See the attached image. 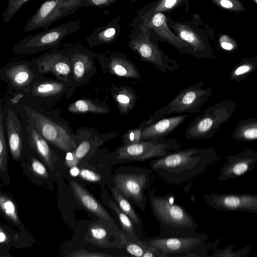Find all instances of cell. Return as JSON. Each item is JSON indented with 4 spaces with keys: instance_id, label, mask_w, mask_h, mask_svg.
<instances>
[{
    "instance_id": "cell-23",
    "label": "cell",
    "mask_w": 257,
    "mask_h": 257,
    "mask_svg": "<svg viewBox=\"0 0 257 257\" xmlns=\"http://www.w3.org/2000/svg\"><path fill=\"white\" fill-rule=\"evenodd\" d=\"M27 130L30 145L43 159L47 165L53 169L54 167V154L46 140L31 125L28 124Z\"/></svg>"
},
{
    "instance_id": "cell-27",
    "label": "cell",
    "mask_w": 257,
    "mask_h": 257,
    "mask_svg": "<svg viewBox=\"0 0 257 257\" xmlns=\"http://www.w3.org/2000/svg\"><path fill=\"white\" fill-rule=\"evenodd\" d=\"M112 96L121 114H125L134 106L137 96L134 90L122 86L113 90Z\"/></svg>"
},
{
    "instance_id": "cell-49",
    "label": "cell",
    "mask_w": 257,
    "mask_h": 257,
    "mask_svg": "<svg viewBox=\"0 0 257 257\" xmlns=\"http://www.w3.org/2000/svg\"><path fill=\"white\" fill-rule=\"evenodd\" d=\"M70 173L72 176H77L80 173V171L77 167L73 166L71 167V168L70 170Z\"/></svg>"
},
{
    "instance_id": "cell-33",
    "label": "cell",
    "mask_w": 257,
    "mask_h": 257,
    "mask_svg": "<svg viewBox=\"0 0 257 257\" xmlns=\"http://www.w3.org/2000/svg\"><path fill=\"white\" fill-rule=\"evenodd\" d=\"M235 244H229L223 249H218L210 257H245L250 251V246L247 245L237 250H233Z\"/></svg>"
},
{
    "instance_id": "cell-43",
    "label": "cell",
    "mask_w": 257,
    "mask_h": 257,
    "mask_svg": "<svg viewBox=\"0 0 257 257\" xmlns=\"http://www.w3.org/2000/svg\"><path fill=\"white\" fill-rule=\"evenodd\" d=\"M79 173L80 177L82 179L89 182H99L101 179V177L99 175L87 169H81Z\"/></svg>"
},
{
    "instance_id": "cell-36",
    "label": "cell",
    "mask_w": 257,
    "mask_h": 257,
    "mask_svg": "<svg viewBox=\"0 0 257 257\" xmlns=\"http://www.w3.org/2000/svg\"><path fill=\"white\" fill-rule=\"evenodd\" d=\"M150 124L151 123L147 120L141 123L138 127L126 132L122 137L124 144H134L141 141V136L143 130Z\"/></svg>"
},
{
    "instance_id": "cell-5",
    "label": "cell",
    "mask_w": 257,
    "mask_h": 257,
    "mask_svg": "<svg viewBox=\"0 0 257 257\" xmlns=\"http://www.w3.org/2000/svg\"><path fill=\"white\" fill-rule=\"evenodd\" d=\"M236 103L227 99L210 106L203 111L187 127V140L207 139L214 137L221 126L232 116Z\"/></svg>"
},
{
    "instance_id": "cell-12",
    "label": "cell",
    "mask_w": 257,
    "mask_h": 257,
    "mask_svg": "<svg viewBox=\"0 0 257 257\" xmlns=\"http://www.w3.org/2000/svg\"><path fill=\"white\" fill-rule=\"evenodd\" d=\"M152 172L142 169L135 174H119L114 178L115 187L126 198L144 210L147 202L145 190L150 186Z\"/></svg>"
},
{
    "instance_id": "cell-47",
    "label": "cell",
    "mask_w": 257,
    "mask_h": 257,
    "mask_svg": "<svg viewBox=\"0 0 257 257\" xmlns=\"http://www.w3.org/2000/svg\"><path fill=\"white\" fill-rule=\"evenodd\" d=\"M142 257H164V256L156 247L149 244Z\"/></svg>"
},
{
    "instance_id": "cell-8",
    "label": "cell",
    "mask_w": 257,
    "mask_h": 257,
    "mask_svg": "<svg viewBox=\"0 0 257 257\" xmlns=\"http://www.w3.org/2000/svg\"><path fill=\"white\" fill-rule=\"evenodd\" d=\"M24 109L28 118L29 124L46 141L65 152L76 149L75 140L63 126L29 106L25 105Z\"/></svg>"
},
{
    "instance_id": "cell-44",
    "label": "cell",
    "mask_w": 257,
    "mask_h": 257,
    "mask_svg": "<svg viewBox=\"0 0 257 257\" xmlns=\"http://www.w3.org/2000/svg\"><path fill=\"white\" fill-rule=\"evenodd\" d=\"M90 147L89 142L84 141L81 142L74 151L76 158L79 160L83 158L89 151Z\"/></svg>"
},
{
    "instance_id": "cell-7",
    "label": "cell",
    "mask_w": 257,
    "mask_h": 257,
    "mask_svg": "<svg viewBox=\"0 0 257 257\" xmlns=\"http://www.w3.org/2000/svg\"><path fill=\"white\" fill-rule=\"evenodd\" d=\"M201 81L182 89L166 105L157 110L148 120L153 122L173 113H194L200 110L202 106L209 99L211 87L204 88Z\"/></svg>"
},
{
    "instance_id": "cell-10",
    "label": "cell",
    "mask_w": 257,
    "mask_h": 257,
    "mask_svg": "<svg viewBox=\"0 0 257 257\" xmlns=\"http://www.w3.org/2000/svg\"><path fill=\"white\" fill-rule=\"evenodd\" d=\"M80 3V0H46L27 20L24 31L48 29L55 22L77 11Z\"/></svg>"
},
{
    "instance_id": "cell-30",
    "label": "cell",
    "mask_w": 257,
    "mask_h": 257,
    "mask_svg": "<svg viewBox=\"0 0 257 257\" xmlns=\"http://www.w3.org/2000/svg\"><path fill=\"white\" fill-rule=\"evenodd\" d=\"M110 190L120 209L128 216L133 223L142 228V221L141 217L127 199L115 187H111Z\"/></svg>"
},
{
    "instance_id": "cell-45",
    "label": "cell",
    "mask_w": 257,
    "mask_h": 257,
    "mask_svg": "<svg viewBox=\"0 0 257 257\" xmlns=\"http://www.w3.org/2000/svg\"><path fill=\"white\" fill-rule=\"evenodd\" d=\"M32 167L33 171L38 175L47 177L48 174L45 166L39 161L34 160L32 161Z\"/></svg>"
},
{
    "instance_id": "cell-4",
    "label": "cell",
    "mask_w": 257,
    "mask_h": 257,
    "mask_svg": "<svg viewBox=\"0 0 257 257\" xmlns=\"http://www.w3.org/2000/svg\"><path fill=\"white\" fill-rule=\"evenodd\" d=\"M159 38L152 30L132 27L128 45L140 58L153 64L165 75L167 71L179 69L177 62L167 55L159 46Z\"/></svg>"
},
{
    "instance_id": "cell-26",
    "label": "cell",
    "mask_w": 257,
    "mask_h": 257,
    "mask_svg": "<svg viewBox=\"0 0 257 257\" xmlns=\"http://www.w3.org/2000/svg\"><path fill=\"white\" fill-rule=\"evenodd\" d=\"M231 137L236 141L253 142L257 139V118L242 119L233 130Z\"/></svg>"
},
{
    "instance_id": "cell-25",
    "label": "cell",
    "mask_w": 257,
    "mask_h": 257,
    "mask_svg": "<svg viewBox=\"0 0 257 257\" xmlns=\"http://www.w3.org/2000/svg\"><path fill=\"white\" fill-rule=\"evenodd\" d=\"M5 74L9 81L18 88L28 86L34 78L32 70L24 63L10 66L6 69Z\"/></svg>"
},
{
    "instance_id": "cell-31",
    "label": "cell",
    "mask_w": 257,
    "mask_h": 257,
    "mask_svg": "<svg viewBox=\"0 0 257 257\" xmlns=\"http://www.w3.org/2000/svg\"><path fill=\"white\" fill-rule=\"evenodd\" d=\"M102 200L103 203L112 211H113L117 216L119 221L122 227L127 232L133 234V236L136 237L135 235V228L133 223L128 216L123 212L118 206L115 204L113 200L110 198L107 192L103 189L102 192Z\"/></svg>"
},
{
    "instance_id": "cell-37",
    "label": "cell",
    "mask_w": 257,
    "mask_h": 257,
    "mask_svg": "<svg viewBox=\"0 0 257 257\" xmlns=\"http://www.w3.org/2000/svg\"><path fill=\"white\" fill-rule=\"evenodd\" d=\"M30 0H7V7L2 14L4 22L8 23L18 10Z\"/></svg>"
},
{
    "instance_id": "cell-51",
    "label": "cell",
    "mask_w": 257,
    "mask_h": 257,
    "mask_svg": "<svg viewBox=\"0 0 257 257\" xmlns=\"http://www.w3.org/2000/svg\"><path fill=\"white\" fill-rule=\"evenodd\" d=\"M143 1V0H130V2L131 3H135V2H136L138 1Z\"/></svg>"
},
{
    "instance_id": "cell-46",
    "label": "cell",
    "mask_w": 257,
    "mask_h": 257,
    "mask_svg": "<svg viewBox=\"0 0 257 257\" xmlns=\"http://www.w3.org/2000/svg\"><path fill=\"white\" fill-rule=\"evenodd\" d=\"M70 256L76 257L112 256V255L109 254L97 252H89L84 250H79L77 252L71 254Z\"/></svg>"
},
{
    "instance_id": "cell-14",
    "label": "cell",
    "mask_w": 257,
    "mask_h": 257,
    "mask_svg": "<svg viewBox=\"0 0 257 257\" xmlns=\"http://www.w3.org/2000/svg\"><path fill=\"white\" fill-rule=\"evenodd\" d=\"M203 199L207 205L217 210L257 213V195L234 193L206 194Z\"/></svg>"
},
{
    "instance_id": "cell-35",
    "label": "cell",
    "mask_w": 257,
    "mask_h": 257,
    "mask_svg": "<svg viewBox=\"0 0 257 257\" xmlns=\"http://www.w3.org/2000/svg\"><path fill=\"white\" fill-rule=\"evenodd\" d=\"M220 9L229 12L241 13L245 8L239 0H209Z\"/></svg>"
},
{
    "instance_id": "cell-50",
    "label": "cell",
    "mask_w": 257,
    "mask_h": 257,
    "mask_svg": "<svg viewBox=\"0 0 257 257\" xmlns=\"http://www.w3.org/2000/svg\"><path fill=\"white\" fill-rule=\"evenodd\" d=\"M7 236L3 230L0 228V242H4L7 240Z\"/></svg>"
},
{
    "instance_id": "cell-2",
    "label": "cell",
    "mask_w": 257,
    "mask_h": 257,
    "mask_svg": "<svg viewBox=\"0 0 257 257\" xmlns=\"http://www.w3.org/2000/svg\"><path fill=\"white\" fill-rule=\"evenodd\" d=\"M153 188L148 193L151 210L160 224L162 236L187 235L197 231V224L193 217L183 206L175 203V195L156 194Z\"/></svg>"
},
{
    "instance_id": "cell-13",
    "label": "cell",
    "mask_w": 257,
    "mask_h": 257,
    "mask_svg": "<svg viewBox=\"0 0 257 257\" xmlns=\"http://www.w3.org/2000/svg\"><path fill=\"white\" fill-rule=\"evenodd\" d=\"M130 27L144 30H152L159 40L175 47L181 54L192 55L189 47L180 40L170 29L168 19L165 14L157 13L145 19H133Z\"/></svg>"
},
{
    "instance_id": "cell-18",
    "label": "cell",
    "mask_w": 257,
    "mask_h": 257,
    "mask_svg": "<svg viewBox=\"0 0 257 257\" xmlns=\"http://www.w3.org/2000/svg\"><path fill=\"white\" fill-rule=\"evenodd\" d=\"M121 15L117 16L104 26L95 28L86 38L90 47L114 42L121 30Z\"/></svg>"
},
{
    "instance_id": "cell-15",
    "label": "cell",
    "mask_w": 257,
    "mask_h": 257,
    "mask_svg": "<svg viewBox=\"0 0 257 257\" xmlns=\"http://www.w3.org/2000/svg\"><path fill=\"white\" fill-rule=\"evenodd\" d=\"M225 158L226 162L220 169L218 177L221 181L239 177L253 170L257 162V152L253 149H246Z\"/></svg>"
},
{
    "instance_id": "cell-22",
    "label": "cell",
    "mask_w": 257,
    "mask_h": 257,
    "mask_svg": "<svg viewBox=\"0 0 257 257\" xmlns=\"http://www.w3.org/2000/svg\"><path fill=\"white\" fill-rule=\"evenodd\" d=\"M6 131L11 154L17 160L22 152V126L17 115L10 108L7 111Z\"/></svg>"
},
{
    "instance_id": "cell-39",
    "label": "cell",
    "mask_w": 257,
    "mask_h": 257,
    "mask_svg": "<svg viewBox=\"0 0 257 257\" xmlns=\"http://www.w3.org/2000/svg\"><path fill=\"white\" fill-rule=\"evenodd\" d=\"M0 207L7 216L13 221L16 223L18 222L15 206L11 200L0 195Z\"/></svg>"
},
{
    "instance_id": "cell-41",
    "label": "cell",
    "mask_w": 257,
    "mask_h": 257,
    "mask_svg": "<svg viewBox=\"0 0 257 257\" xmlns=\"http://www.w3.org/2000/svg\"><path fill=\"white\" fill-rule=\"evenodd\" d=\"M218 44L222 49L228 52H234L238 49L237 42L227 34H222L219 36Z\"/></svg>"
},
{
    "instance_id": "cell-19",
    "label": "cell",
    "mask_w": 257,
    "mask_h": 257,
    "mask_svg": "<svg viewBox=\"0 0 257 257\" xmlns=\"http://www.w3.org/2000/svg\"><path fill=\"white\" fill-rule=\"evenodd\" d=\"M70 184L73 194L84 208L104 220L114 222L108 212L84 188L75 180L71 181Z\"/></svg>"
},
{
    "instance_id": "cell-21",
    "label": "cell",
    "mask_w": 257,
    "mask_h": 257,
    "mask_svg": "<svg viewBox=\"0 0 257 257\" xmlns=\"http://www.w3.org/2000/svg\"><path fill=\"white\" fill-rule=\"evenodd\" d=\"M189 0H156L143 6L134 18L145 19L157 13H170L182 6H185L186 13L189 10Z\"/></svg>"
},
{
    "instance_id": "cell-29",
    "label": "cell",
    "mask_w": 257,
    "mask_h": 257,
    "mask_svg": "<svg viewBox=\"0 0 257 257\" xmlns=\"http://www.w3.org/2000/svg\"><path fill=\"white\" fill-rule=\"evenodd\" d=\"M65 89L64 83L56 81H45L34 84L30 91L33 95L47 97L60 94Z\"/></svg>"
},
{
    "instance_id": "cell-3",
    "label": "cell",
    "mask_w": 257,
    "mask_h": 257,
    "mask_svg": "<svg viewBox=\"0 0 257 257\" xmlns=\"http://www.w3.org/2000/svg\"><path fill=\"white\" fill-rule=\"evenodd\" d=\"M168 24L171 31L192 51V55L200 59H212L214 54L209 38L214 39L212 29L205 24L199 15L194 14L187 21H175L168 19Z\"/></svg>"
},
{
    "instance_id": "cell-52",
    "label": "cell",
    "mask_w": 257,
    "mask_h": 257,
    "mask_svg": "<svg viewBox=\"0 0 257 257\" xmlns=\"http://www.w3.org/2000/svg\"><path fill=\"white\" fill-rule=\"evenodd\" d=\"M252 2L255 4L257 5V0H251Z\"/></svg>"
},
{
    "instance_id": "cell-48",
    "label": "cell",
    "mask_w": 257,
    "mask_h": 257,
    "mask_svg": "<svg viewBox=\"0 0 257 257\" xmlns=\"http://www.w3.org/2000/svg\"><path fill=\"white\" fill-rule=\"evenodd\" d=\"M75 154L74 151H71L68 152L66 156V163L69 167H72L76 165L79 162Z\"/></svg>"
},
{
    "instance_id": "cell-38",
    "label": "cell",
    "mask_w": 257,
    "mask_h": 257,
    "mask_svg": "<svg viewBox=\"0 0 257 257\" xmlns=\"http://www.w3.org/2000/svg\"><path fill=\"white\" fill-rule=\"evenodd\" d=\"M89 231L93 240L97 242L98 244H106L108 232L103 226L97 224L92 225Z\"/></svg>"
},
{
    "instance_id": "cell-9",
    "label": "cell",
    "mask_w": 257,
    "mask_h": 257,
    "mask_svg": "<svg viewBox=\"0 0 257 257\" xmlns=\"http://www.w3.org/2000/svg\"><path fill=\"white\" fill-rule=\"evenodd\" d=\"M181 144L176 138L141 141L120 147L116 158L120 160L143 161L157 159L180 150Z\"/></svg>"
},
{
    "instance_id": "cell-17",
    "label": "cell",
    "mask_w": 257,
    "mask_h": 257,
    "mask_svg": "<svg viewBox=\"0 0 257 257\" xmlns=\"http://www.w3.org/2000/svg\"><path fill=\"white\" fill-rule=\"evenodd\" d=\"M188 116L189 114H185L170 117H163L153 122L143 130L141 141L165 139Z\"/></svg>"
},
{
    "instance_id": "cell-24",
    "label": "cell",
    "mask_w": 257,
    "mask_h": 257,
    "mask_svg": "<svg viewBox=\"0 0 257 257\" xmlns=\"http://www.w3.org/2000/svg\"><path fill=\"white\" fill-rule=\"evenodd\" d=\"M108 69L111 74L117 76L137 79L140 78L139 72L134 64L121 53L111 56Z\"/></svg>"
},
{
    "instance_id": "cell-20",
    "label": "cell",
    "mask_w": 257,
    "mask_h": 257,
    "mask_svg": "<svg viewBox=\"0 0 257 257\" xmlns=\"http://www.w3.org/2000/svg\"><path fill=\"white\" fill-rule=\"evenodd\" d=\"M69 54L73 78L80 81L92 66V53L78 46L70 48Z\"/></svg>"
},
{
    "instance_id": "cell-6",
    "label": "cell",
    "mask_w": 257,
    "mask_h": 257,
    "mask_svg": "<svg viewBox=\"0 0 257 257\" xmlns=\"http://www.w3.org/2000/svg\"><path fill=\"white\" fill-rule=\"evenodd\" d=\"M80 20H76L29 35L15 44L12 52L16 54H34L49 49L56 50L67 36L80 29Z\"/></svg>"
},
{
    "instance_id": "cell-11",
    "label": "cell",
    "mask_w": 257,
    "mask_h": 257,
    "mask_svg": "<svg viewBox=\"0 0 257 257\" xmlns=\"http://www.w3.org/2000/svg\"><path fill=\"white\" fill-rule=\"evenodd\" d=\"M208 236L195 232L180 236H158L145 240L149 245L156 247L164 257H182L185 253L205 243Z\"/></svg>"
},
{
    "instance_id": "cell-40",
    "label": "cell",
    "mask_w": 257,
    "mask_h": 257,
    "mask_svg": "<svg viewBox=\"0 0 257 257\" xmlns=\"http://www.w3.org/2000/svg\"><path fill=\"white\" fill-rule=\"evenodd\" d=\"M148 246L149 244L146 241H139L127 244L125 249L128 253L133 256L142 257Z\"/></svg>"
},
{
    "instance_id": "cell-34",
    "label": "cell",
    "mask_w": 257,
    "mask_h": 257,
    "mask_svg": "<svg viewBox=\"0 0 257 257\" xmlns=\"http://www.w3.org/2000/svg\"><path fill=\"white\" fill-rule=\"evenodd\" d=\"M2 106V102L0 100V171L4 172L7 168L8 158L4 135Z\"/></svg>"
},
{
    "instance_id": "cell-32",
    "label": "cell",
    "mask_w": 257,
    "mask_h": 257,
    "mask_svg": "<svg viewBox=\"0 0 257 257\" xmlns=\"http://www.w3.org/2000/svg\"><path fill=\"white\" fill-rule=\"evenodd\" d=\"M68 110L73 113H83L91 112L103 114L108 111L105 107L87 99H80L75 101L68 106Z\"/></svg>"
},
{
    "instance_id": "cell-42",
    "label": "cell",
    "mask_w": 257,
    "mask_h": 257,
    "mask_svg": "<svg viewBox=\"0 0 257 257\" xmlns=\"http://www.w3.org/2000/svg\"><path fill=\"white\" fill-rule=\"evenodd\" d=\"M119 1L120 0H80L79 9L89 7L105 8Z\"/></svg>"
},
{
    "instance_id": "cell-28",
    "label": "cell",
    "mask_w": 257,
    "mask_h": 257,
    "mask_svg": "<svg viewBox=\"0 0 257 257\" xmlns=\"http://www.w3.org/2000/svg\"><path fill=\"white\" fill-rule=\"evenodd\" d=\"M257 68V57L244 58L232 69L228 77L231 81L240 82Z\"/></svg>"
},
{
    "instance_id": "cell-16",
    "label": "cell",
    "mask_w": 257,
    "mask_h": 257,
    "mask_svg": "<svg viewBox=\"0 0 257 257\" xmlns=\"http://www.w3.org/2000/svg\"><path fill=\"white\" fill-rule=\"evenodd\" d=\"M38 70L43 73H52L68 81L72 69L69 52L53 50L34 60Z\"/></svg>"
},
{
    "instance_id": "cell-1",
    "label": "cell",
    "mask_w": 257,
    "mask_h": 257,
    "mask_svg": "<svg viewBox=\"0 0 257 257\" xmlns=\"http://www.w3.org/2000/svg\"><path fill=\"white\" fill-rule=\"evenodd\" d=\"M219 158L212 147L173 151L150 162L153 171L166 182L179 185L202 174Z\"/></svg>"
}]
</instances>
